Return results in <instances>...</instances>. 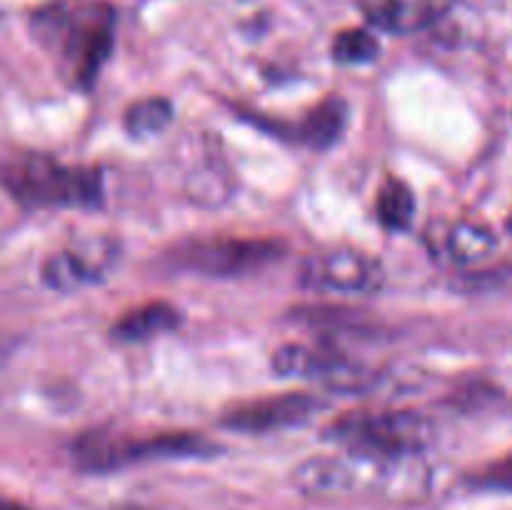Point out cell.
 <instances>
[{
  "instance_id": "obj_12",
  "label": "cell",
  "mask_w": 512,
  "mask_h": 510,
  "mask_svg": "<svg viewBox=\"0 0 512 510\" xmlns=\"http://www.w3.org/2000/svg\"><path fill=\"white\" fill-rule=\"evenodd\" d=\"M345 125H348V103L340 95H330L323 103L315 105L288 133L293 135V140L308 145V148L325 150L343 135Z\"/></svg>"
},
{
  "instance_id": "obj_9",
  "label": "cell",
  "mask_w": 512,
  "mask_h": 510,
  "mask_svg": "<svg viewBox=\"0 0 512 510\" xmlns=\"http://www.w3.org/2000/svg\"><path fill=\"white\" fill-rule=\"evenodd\" d=\"M320 408H323V400L310 393L270 395V398L233 405L223 415V425L238 433H270V430L308 423L313 415H318Z\"/></svg>"
},
{
  "instance_id": "obj_1",
  "label": "cell",
  "mask_w": 512,
  "mask_h": 510,
  "mask_svg": "<svg viewBox=\"0 0 512 510\" xmlns=\"http://www.w3.org/2000/svg\"><path fill=\"white\" fill-rule=\"evenodd\" d=\"M33 35L53 50L73 88L90 90L113 55L115 10L108 3H53L33 15Z\"/></svg>"
},
{
  "instance_id": "obj_11",
  "label": "cell",
  "mask_w": 512,
  "mask_h": 510,
  "mask_svg": "<svg viewBox=\"0 0 512 510\" xmlns=\"http://www.w3.org/2000/svg\"><path fill=\"white\" fill-rule=\"evenodd\" d=\"M180 325V310L165 300H153V303L138 305L115 320L110 328L118 343H143V340L155 338V335L170 333Z\"/></svg>"
},
{
  "instance_id": "obj_13",
  "label": "cell",
  "mask_w": 512,
  "mask_h": 510,
  "mask_svg": "<svg viewBox=\"0 0 512 510\" xmlns=\"http://www.w3.org/2000/svg\"><path fill=\"white\" fill-rule=\"evenodd\" d=\"M498 245V238L490 228L480 223H470V220H460L450 228L448 238H445V248L448 255L460 265L478 263V260L488 258Z\"/></svg>"
},
{
  "instance_id": "obj_8",
  "label": "cell",
  "mask_w": 512,
  "mask_h": 510,
  "mask_svg": "<svg viewBox=\"0 0 512 510\" xmlns=\"http://www.w3.org/2000/svg\"><path fill=\"white\" fill-rule=\"evenodd\" d=\"M118 248L110 238H90L68 245L48 255L40 268V278L55 293H75L105 278L115 263Z\"/></svg>"
},
{
  "instance_id": "obj_16",
  "label": "cell",
  "mask_w": 512,
  "mask_h": 510,
  "mask_svg": "<svg viewBox=\"0 0 512 510\" xmlns=\"http://www.w3.org/2000/svg\"><path fill=\"white\" fill-rule=\"evenodd\" d=\"M333 60L343 65H363L373 63L380 55V43L370 30L365 28H348L340 30L333 38Z\"/></svg>"
},
{
  "instance_id": "obj_4",
  "label": "cell",
  "mask_w": 512,
  "mask_h": 510,
  "mask_svg": "<svg viewBox=\"0 0 512 510\" xmlns=\"http://www.w3.org/2000/svg\"><path fill=\"white\" fill-rule=\"evenodd\" d=\"M218 445L198 433H153V435H110L88 433L73 445L75 463L83 470L108 473L145 460L210 458Z\"/></svg>"
},
{
  "instance_id": "obj_21",
  "label": "cell",
  "mask_w": 512,
  "mask_h": 510,
  "mask_svg": "<svg viewBox=\"0 0 512 510\" xmlns=\"http://www.w3.org/2000/svg\"><path fill=\"white\" fill-rule=\"evenodd\" d=\"M0 18H3V13H0Z\"/></svg>"
},
{
  "instance_id": "obj_17",
  "label": "cell",
  "mask_w": 512,
  "mask_h": 510,
  "mask_svg": "<svg viewBox=\"0 0 512 510\" xmlns=\"http://www.w3.org/2000/svg\"><path fill=\"white\" fill-rule=\"evenodd\" d=\"M473 485L488 490H512V458L498 460L480 470L478 475H473Z\"/></svg>"
},
{
  "instance_id": "obj_5",
  "label": "cell",
  "mask_w": 512,
  "mask_h": 510,
  "mask_svg": "<svg viewBox=\"0 0 512 510\" xmlns=\"http://www.w3.org/2000/svg\"><path fill=\"white\" fill-rule=\"evenodd\" d=\"M288 253L285 240L248 238V235H208L188 238L165 255L173 268L205 278H243L278 263Z\"/></svg>"
},
{
  "instance_id": "obj_3",
  "label": "cell",
  "mask_w": 512,
  "mask_h": 510,
  "mask_svg": "<svg viewBox=\"0 0 512 510\" xmlns=\"http://www.w3.org/2000/svg\"><path fill=\"white\" fill-rule=\"evenodd\" d=\"M325 438L363 458L413 460L433 443V423L415 410H355L335 418Z\"/></svg>"
},
{
  "instance_id": "obj_19",
  "label": "cell",
  "mask_w": 512,
  "mask_h": 510,
  "mask_svg": "<svg viewBox=\"0 0 512 510\" xmlns=\"http://www.w3.org/2000/svg\"><path fill=\"white\" fill-rule=\"evenodd\" d=\"M13 348L15 345L10 343V340H5V338H0V365L5 363V360L10 358V355H13Z\"/></svg>"
},
{
  "instance_id": "obj_20",
  "label": "cell",
  "mask_w": 512,
  "mask_h": 510,
  "mask_svg": "<svg viewBox=\"0 0 512 510\" xmlns=\"http://www.w3.org/2000/svg\"><path fill=\"white\" fill-rule=\"evenodd\" d=\"M508 230H510V233H512V218L508 220Z\"/></svg>"
},
{
  "instance_id": "obj_2",
  "label": "cell",
  "mask_w": 512,
  "mask_h": 510,
  "mask_svg": "<svg viewBox=\"0 0 512 510\" xmlns=\"http://www.w3.org/2000/svg\"><path fill=\"white\" fill-rule=\"evenodd\" d=\"M0 185L25 208H95L103 203L98 168L68 165L55 155L0 145Z\"/></svg>"
},
{
  "instance_id": "obj_15",
  "label": "cell",
  "mask_w": 512,
  "mask_h": 510,
  "mask_svg": "<svg viewBox=\"0 0 512 510\" xmlns=\"http://www.w3.org/2000/svg\"><path fill=\"white\" fill-rule=\"evenodd\" d=\"M175 118V108L168 98H160V95H153V98H143L138 103L130 105L125 110V130H128L133 138H150V135H158L163 130L170 128Z\"/></svg>"
},
{
  "instance_id": "obj_18",
  "label": "cell",
  "mask_w": 512,
  "mask_h": 510,
  "mask_svg": "<svg viewBox=\"0 0 512 510\" xmlns=\"http://www.w3.org/2000/svg\"><path fill=\"white\" fill-rule=\"evenodd\" d=\"M0 510H33V508H28V505L20 503V500L0 498Z\"/></svg>"
},
{
  "instance_id": "obj_7",
  "label": "cell",
  "mask_w": 512,
  "mask_h": 510,
  "mask_svg": "<svg viewBox=\"0 0 512 510\" xmlns=\"http://www.w3.org/2000/svg\"><path fill=\"white\" fill-rule=\"evenodd\" d=\"M273 370L283 378L320 380L340 390H353L368 380V370L358 360L330 343L283 345L273 353Z\"/></svg>"
},
{
  "instance_id": "obj_6",
  "label": "cell",
  "mask_w": 512,
  "mask_h": 510,
  "mask_svg": "<svg viewBox=\"0 0 512 510\" xmlns=\"http://www.w3.org/2000/svg\"><path fill=\"white\" fill-rule=\"evenodd\" d=\"M385 268L375 255L340 245L310 255L300 268V285L315 293L373 295L383 288Z\"/></svg>"
},
{
  "instance_id": "obj_10",
  "label": "cell",
  "mask_w": 512,
  "mask_h": 510,
  "mask_svg": "<svg viewBox=\"0 0 512 510\" xmlns=\"http://www.w3.org/2000/svg\"><path fill=\"white\" fill-rule=\"evenodd\" d=\"M453 0H358L363 18L385 33H413L438 20Z\"/></svg>"
},
{
  "instance_id": "obj_14",
  "label": "cell",
  "mask_w": 512,
  "mask_h": 510,
  "mask_svg": "<svg viewBox=\"0 0 512 510\" xmlns=\"http://www.w3.org/2000/svg\"><path fill=\"white\" fill-rule=\"evenodd\" d=\"M375 213L383 228L388 230H405L410 228L415 215V195L403 180L390 178L385 180L383 188L378 190L375 200Z\"/></svg>"
}]
</instances>
